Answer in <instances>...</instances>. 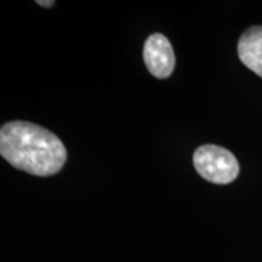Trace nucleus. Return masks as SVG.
I'll list each match as a JSON object with an SVG mask.
<instances>
[{"label":"nucleus","instance_id":"1","mask_svg":"<svg viewBox=\"0 0 262 262\" xmlns=\"http://www.w3.org/2000/svg\"><path fill=\"white\" fill-rule=\"evenodd\" d=\"M0 153L16 169L35 176L57 173L67 159L66 147L55 134L21 120L3 125Z\"/></svg>","mask_w":262,"mask_h":262},{"label":"nucleus","instance_id":"2","mask_svg":"<svg viewBox=\"0 0 262 262\" xmlns=\"http://www.w3.org/2000/svg\"><path fill=\"white\" fill-rule=\"evenodd\" d=\"M193 164L196 172L206 181L226 185L239 175V164L232 152L224 147L204 145L195 149Z\"/></svg>","mask_w":262,"mask_h":262},{"label":"nucleus","instance_id":"3","mask_svg":"<svg viewBox=\"0 0 262 262\" xmlns=\"http://www.w3.org/2000/svg\"><path fill=\"white\" fill-rule=\"evenodd\" d=\"M143 60L147 70L159 79H165L175 68V55L169 39L163 34H152L143 47Z\"/></svg>","mask_w":262,"mask_h":262},{"label":"nucleus","instance_id":"4","mask_svg":"<svg viewBox=\"0 0 262 262\" xmlns=\"http://www.w3.org/2000/svg\"><path fill=\"white\" fill-rule=\"evenodd\" d=\"M238 56L249 70L262 78V26L243 33L238 41Z\"/></svg>","mask_w":262,"mask_h":262},{"label":"nucleus","instance_id":"5","mask_svg":"<svg viewBox=\"0 0 262 262\" xmlns=\"http://www.w3.org/2000/svg\"><path fill=\"white\" fill-rule=\"evenodd\" d=\"M37 4L40 6H45V8H50V6L55 4V2H52V0H50V2H40V0H38Z\"/></svg>","mask_w":262,"mask_h":262}]
</instances>
